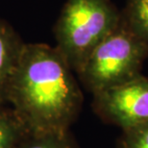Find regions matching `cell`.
<instances>
[{"instance_id": "cell-9", "label": "cell", "mask_w": 148, "mask_h": 148, "mask_svg": "<svg viewBox=\"0 0 148 148\" xmlns=\"http://www.w3.org/2000/svg\"><path fill=\"white\" fill-rule=\"evenodd\" d=\"M115 148H148V122L122 130Z\"/></svg>"}, {"instance_id": "cell-2", "label": "cell", "mask_w": 148, "mask_h": 148, "mask_svg": "<svg viewBox=\"0 0 148 148\" xmlns=\"http://www.w3.org/2000/svg\"><path fill=\"white\" fill-rule=\"evenodd\" d=\"M121 10L112 0H66L54 26L56 47L76 74L116 28Z\"/></svg>"}, {"instance_id": "cell-7", "label": "cell", "mask_w": 148, "mask_h": 148, "mask_svg": "<svg viewBox=\"0 0 148 148\" xmlns=\"http://www.w3.org/2000/svg\"><path fill=\"white\" fill-rule=\"evenodd\" d=\"M16 148H79L69 130L53 132L29 131Z\"/></svg>"}, {"instance_id": "cell-8", "label": "cell", "mask_w": 148, "mask_h": 148, "mask_svg": "<svg viewBox=\"0 0 148 148\" xmlns=\"http://www.w3.org/2000/svg\"><path fill=\"white\" fill-rule=\"evenodd\" d=\"M121 16L148 45V0H125Z\"/></svg>"}, {"instance_id": "cell-1", "label": "cell", "mask_w": 148, "mask_h": 148, "mask_svg": "<svg viewBox=\"0 0 148 148\" xmlns=\"http://www.w3.org/2000/svg\"><path fill=\"white\" fill-rule=\"evenodd\" d=\"M74 71L56 46L25 43L5 101L31 132L69 130L83 105Z\"/></svg>"}, {"instance_id": "cell-5", "label": "cell", "mask_w": 148, "mask_h": 148, "mask_svg": "<svg viewBox=\"0 0 148 148\" xmlns=\"http://www.w3.org/2000/svg\"><path fill=\"white\" fill-rule=\"evenodd\" d=\"M25 43L10 23L0 18V102H6V90Z\"/></svg>"}, {"instance_id": "cell-4", "label": "cell", "mask_w": 148, "mask_h": 148, "mask_svg": "<svg viewBox=\"0 0 148 148\" xmlns=\"http://www.w3.org/2000/svg\"><path fill=\"white\" fill-rule=\"evenodd\" d=\"M94 112L121 130L148 122V77L143 74L122 85L92 94Z\"/></svg>"}, {"instance_id": "cell-3", "label": "cell", "mask_w": 148, "mask_h": 148, "mask_svg": "<svg viewBox=\"0 0 148 148\" xmlns=\"http://www.w3.org/2000/svg\"><path fill=\"white\" fill-rule=\"evenodd\" d=\"M147 57V43L121 16L116 28L91 52L77 76L95 94L141 75Z\"/></svg>"}, {"instance_id": "cell-6", "label": "cell", "mask_w": 148, "mask_h": 148, "mask_svg": "<svg viewBox=\"0 0 148 148\" xmlns=\"http://www.w3.org/2000/svg\"><path fill=\"white\" fill-rule=\"evenodd\" d=\"M28 132L14 109L0 102V148H16Z\"/></svg>"}]
</instances>
